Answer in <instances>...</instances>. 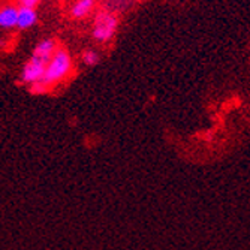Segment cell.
<instances>
[{
  "instance_id": "cell-1",
  "label": "cell",
  "mask_w": 250,
  "mask_h": 250,
  "mask_svg": "<svg viewBox=\"0 0 250 250\" xmlns=\"http://www.w3.org/2000/svg\"><path fill=\"white\" fill-rule=\"evenodd\" d=\"M72 69H74V60L71 54L64 48H57V51L54 53V56L47 64L45 77L42 81L48 87L57 85L72 74Z\"/></svg>"
},
{
  "instance_id": "cell-3",
  "label": "cell",
  "mask_w": 250,
  "mask_h": 250,
  "mask_svg": "<svg viewBox=\"0 0 250 250\" xmlns=\"http://www.w3.org/2000/svg\"><path fill=\"white\" fill-rule=\"evenodd\" d=\"M45 69H47V63L36 59V57H30L29 62L22 66V71H21V81L24 84H35L43 80L45 77Z\"/></svg>"
},
{
  "instance_id": "cell-7",
  "label": "cell",
  "mask_w": 250,
  "mask_h": 250,
  "mask_svg": "<svg viewBox=\"0 0 250 250\" xmlns=\"http://www.w3.org/2000/svg\"><path fill=\"white\" fill-rule=\"evenodd\" d=\"M38 22V12L35 8H20L18 11V24L17 29L29 30Z\"/></svg>"
},
{
  "instance_id": "cell-8",
  "label": "cell",
  "mask_w": 250,
  "mask_h": 250,
  "mask_svg": "<svg viewBox=\"0 0 250 250\" xmlns=\"http://www.w3.org/2000/svg\"><path fill=\"white\" fill-rule=\"evenodd\" d=\"M81 60L85 66H96L101 62V56L95 50H85L81 56Z\"/></svg>"
},
{
  "instance_id": "cell-10",
  "label": "cell",
  "mask_w": 250,
  "mask_h": 250,
  "mask_svg": "<svg viewBox=\"0 0 250 250\" xmlns=\"http://www.w3.org/2000/svg\"><path fill=\"white\" fill-rule=\"evenodd\" d=\"M42 2V0H15V3L18 5V8H38V5Z\"/></svg>"
},
{
  "instance_id": "cell-9",
  "label": "cell",
  "mask_w": 250,
  "mask_h": 250,
  "mask_svg": "<svg viewBox=\"0 0 250 250\" xmlns=\"http://www.w3.org/2000/svg\"><path fill=\"white\" fill-rule=\"evenodd\" d=\"M50 90V87L45 84L43 81H39V83H35L30 85V92L33 95H45Z\"/></svg>"
},
{
  "instance_id": "cell-5",
  "label": "cell",
  "mask_w": 250,
  "mask_h": 250,
  "mask_svg": "<svg viewBox=\"0 0 250 250\" xmlns=\"http://www.w3.org/2000/svg\"><path fill=\"white\" fill-rule=\"evenodd\" d=\"M57 43L54 39H42L36 43V47L33 50V57L42 60L48 64V62L51 60V57L54 56V53L57 51Z\"/></svg>"
},
{
  "instance_id": "cell-4",
  "label": "cell",
  "mask_w": 250,
  "mask_h": 250,
  "mask_svg": "<svg viewBox=\"0 0 250 250\" xmlns=\"http://www.w3.org/2000/svg\"><path fill=\"white\" fill-rule=\"evenodd\" d=\"M18 11H20L18 5H14V3H3L0 6V29L2 30L17 29Z\"/></svg>"
},
{
  "instance_id": "cell-6",
  "label": "cell",
  "mask_w": 250,
  "mask_h": 250,
  "mask_svg": "<svg viewBox=\"0 0 250 250\" xmlns=\"http://www.w3.org/2000/svg\"><path fill=\"white\" fill-rule=\"evenodd\" d=\"M96 0H75L69 8V14L74 20H84L93 14Z\"/></svg>"
},
{
  "instance_id": "cell-2",
  "label": "cell",
  "mask_w": 250,
  "mask_h": 250,
  "mask_svg": "<svg viewBox=\"0 0 250 250\" xmlns=\"http://www.w3.org/2000/svg\"><path fill=\"white\" fill-rule=\"evenodd\" d=\"M119 29V18L109 11H99L93 18L92 38L98 43H106L116 36Z\"/></svg>"
}]
</instances>
